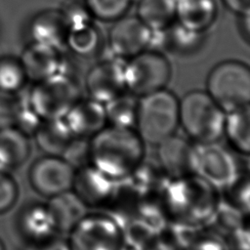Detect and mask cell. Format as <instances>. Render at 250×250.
I'll return each instance as SVG.
<instances>
[{"label": "cell", "mask_w": 250, "mask_h": 250, "mask_svg": "<svg viewBox=\"0 0 250 250\" xmlns=\"http://www.w3.org/2000/svg\"><path fill=\"white\" fill-rule=\"evenodd\" d=\"M159 200L167 223L202 229L214 219L221 191L199 174L169 179Z\"/></svg>", "instance_id": "cell-1"}, {"label": "cell", "mask_w": 250, "mask_h": 250, "mask_svg": "<svg viewBox=\"0 0 250 250\" xmlns=\"http://www.w3.org/2000/svg\"><path fill=\"white\" fill-rule=\"evenodd\" d=\"M91 165L113 182L127 180L146 156V144L135 128L106 125L90 139Z\"/></svg>", "instance_id": "cell-2"}, {"label": "cell", "mask_w": 250, "mask_h": 250, "mask_svg": "<svg viewBox=\"0 0 250 250\" xmlns=\"http://www.w3.org/2000/svg\"><path fill=\"white\" fill-rule=\"evenodd\" d=\"M226 112L206 91L188 92L179 101V126L187 138L198 145L223 138Z\"/></svg>", "instance_id": "cell-3"}, {"label": "cell", "mask_w": 250, "mask_h": 250, "mask_svg": "<svg viewBox=\"0 0 250 250\" xmlns=\"http://www.w3.org/2000/svg\"><path fill=\"white\" fill-rule=\"evenodd\" d=\"M179 101L166 88L139 98L135 129L146 145L156 146L176 134L179 127Z\"/></svg>", "instance_id": "cell-4"}, {"label": "cell", "mask_w": 250, "mask_h": 250, "mask_svg": "<svg viewBox=\"0 0 250 250\" xmlns=\"http://www.w3.org/2000/svg\"><path fill=\"white\" fill-rule=\"evenodd\" d=\"M80 98L78 80L62 72L32 83L25 97L28 106L40 120L63 118Z\"/></svg>", "instance_id": "cell-5"}, {"label": "cell", "mask_w": 250, "mask_h": 250, "mask_svg": "<svg viewBox=\"0 0 250 250\" xmlns=\"http://www.w3.org/2000/svg\"><path fill=\"white\" fill-rule=\"evenodd\" d=\"M206 92L226 113L249 106V66L236 60L217 63L207 76Z\"/></svg>", "instance_id": "cell-6"}, {"label": "cell", "mask_w": 250, "mask_h": 250, "mask_svg": "<svg viewBox=\"0 0 250 250\" xmlns=\"http://www.w3.org/2000/svg\"><path fill=\"white\" fill-rule=\"evenodd\" d=\"M171 75L169 60L157 50L146 49L124 62L126 90L139 98L166 88Z\"/></svg>", "instance_id": "cell-7"}, {"label": "cell", "mask_w": 250, "mask_h": 250, "mask_svg": "<svg viewBox=\"0 0 250 250\" xmlns=\"http://www.w3.org/2000/svg\"><path fill=\"white\" fill-rule=\"evenodd\" d=\"M70 250H121L123 228L105 212L87 213L67 234Z\"/></svg>", "instance_id": "cell-8"}, {"label": "cell", "mask_w": 250, "mask_h": 250, "mask_svg": "<svg viewBox=\"0 0 250 250\" xmlns=\"http://www.w3.org/2000/svg\"><path fill=\"white\" fill-rule=\"evenodd\" d=\"M75 169L62 156L44 154L36 158L27 172L30 188L47 199L71 189Z\"/></svg>", "instance_id": "cell-9"}, {"label": "cell", "mask_w": 250, "mask_h": 250, "mask_svg": "<svg viewBox=\"0 0 250 250\" xmlns=\"http://www.w3.org/2000/svg\"><path fill=\"white\" fill-rule=\"evenodd\" d=\"M156 147V161L169 179L197 174L198 144L174 134Z\"/></svg>", "instance_id": "cell-10"}, {"label": "cell", "mask_w": 250, "mask_h": 250, "mask_svg": "<svg viewBox=\"0 0 250 250\" xmlns=\"http://www.w3.org/2000/svg\"><path fill=\"white\" fill-rule=\"evenodd\" d=\"M124 62L118 58L105 59L90 67L84 78V87L88 98L104 104L127 91Z\"/></svg>", "instance_id": "cell-11"}, {"label": "cell", "mask_w": 250, "mask_h": 250, "mask_svg": "<svg viewBox=\"0 0 250 250\" xmlns=\"http://www.w3.org/2000/svg\"><path fill=\"white\" fill-rule=\"evenodd\" d=\"M240 166L233 151L219 142L199 145L197 174L219 189L225 188L240 173Z\"/></svg>", "instance_id": "cell-12"}, {"label": "cell", "mask_w": 250, "mask_h": 250, "mask_svg": "<svg viewBox=\"0 0 250 250\" xmlns=\"http://www.w3.org/2000/svg\"><path fill=\"white\" fill-rule=\"evenodd\" d=\"M151 30L137 16H123L108 31V46L115 58L128 60L149 48Z\"/></svg>", "instance_id": "cell-13"}, {"label": "cell", "mask_w": 250, "mask_h": 250, "mask_svg": "<svg viewBox=\"0 0 250 250\" xmlns=\"http://www.w3.org/2000/svg\"><path fill=\"white\" fill-rule=\"evenodd\" d=\"M14 228L22 245H35L59 235L54 228L46 202L29 200L17 211Z\"/></svg>", "instance_id": "cell-14"}, {"label": "cell", "mask_w": 250, "mask_h": 250, "mask_svg": "<svg viewBox=\"0 0 250 250\" xmlns=\"http://www.w3.org/2000/svg\"><path fill=\"white\" fill-rule=\"evenodd\" d=\"M116 184L89 164L75 170L71 190L88 209H104L109 202Z\"/></svg>", "instance_id": "cell-15"}, {"label": "cell", "mask_w": 250, "mask_h": 250, "mask_svg": "<svg viewBox=\"0 0 250 250\" xmlns=\"http://www.w3.org/2000/svg\"><path fill=\"white\" fill-rule=\"evenodd\" d=\"M19 59L27 81L32 83L62 72L64 63L60 49L33 41L24 47Z\"/></svg>", "instance_id": "cell-16"}, {"label": "cell", "mask_w": 250, "mask_h": 250, "mask_svg": "<svg viewBox=\"0 0 250 250\" xmlns=\"http://www.w3.org/2000/svg\"><path fill=\"white\" fill-rule=\"evenodd\" d=\"M73 137L90 140L106 125L104 104L80 98L63 117Z\"/></svg>", "instance_id": "cell-17"}, {"label": "cell", "mask_w": 250, "mask_h": 250, "mask_svg": "<svg viewBox=\"0 0 250 250\" xmlns=\"http://www.w3.org/2000/svg\"><path fill=\"white\" fill-rule=\"evenodd\" d=\"M68 23L61 9H46L37 13L30 21L31 41L62 49L65 46Z\"/></svg>", "instance_id": "cell-18"}, {"label": "cell", "mask_w": 250, "mask_h": 250, "mask_svg": "<svg viewBox=\"0 0 250 250\" xmlns=\"http://www.w3.org/2000/svg\"><path fill=\"white\" fill-rule=\"evenodd\" d=\"M46 204L59 235L68 234L88 213V207L71 189L49 198Z\"/></svg>", "instance_id": "cell-19"}, {"label": "cell", "mask_w": 250, "mask_h": 250, "mask_svg": "<svg viewBox=\"0 0 250 250\" xmlns=\"http://www.w3.org/2000/svg\"><path fill=\"white\" fill-rule=\"evenodd\" d=\"M176 21L193 31L204 33L216 21V0H175Z\"/></svg>", "instance_id": "cell-20"}, {"label": "cell", "mask_w": 250, "mask_h": 250, "mask_svg": "<svg viewBox=\"0 0 250 250\" xmlns=\"http://www.w3.org/2000/svg\"><path fill=\"white\" fill-rule=\"evenodd\" d=\"M30 137L17 129H0V163L10 171L22 166L31 154Z\"/></svg>", "instance_id": "cell-21"}, {"label": "cell", "mask_w": 250, "mask_h": 250, "mask_svg": "<svg viewBox=\"0 0 250 250\" xmlns=\"http://www.w3.org/2000/svg\"><path fill=\"white\" fill-rule=\"evenodd\" d=\"M31 138L44 154L61 156L73 136L63 118H59L41 120Z\"/></svg>", "instance_id": "cell-22"}, {"label": "cell", "mask_w": 250, "mask_h": 250, "mask_svg": "<svg viewBox=\"0 0 250 250\" xmlns=\"http://www.w3.org/2000/svg\"><path fill=\"white\" fill-rule=\"evenodd\" d=\"M223 138L229 148L236 154L248 156L250 152L249 106L226 113Z\"/></svg>", "instance_id": "cell-23"}, {"label": "cell", "mask_w": 250, "mask_h": 250, "mask_svg": "<svg viewBox=\"0 0 250 250\" xmlns=\"http://www.w3.org/2000/svg\"><path fill=\"white\" fill-rule=\"evenodd\" d=\"M65 46L71 53L82 58L96 55L102 46V35L94 21L69 25Z\"/></svg>", "instance_id": "cell-24"}, {"label": "cell", "mask_w": 250, "mask_h": 250, "mask_svg": "<svg viewBox=\"0 0 250 250\" xmlns=\"http://www.w3.org/2000/svg\"><path fill=\"white\" fill-rule=\"evenodd\" d=\"M136 16L150 30H166L176 21L175 0H139Z\"/></svg>", "instance_id": "cell-25"}, {"label": "cell", "mask_w": 250, "mask_h": 250, "mask_svg": "<svg viewBox=\"0 0 250 250\" xmlns=\"http://www.w3.org/2000/svg\"><path fill=\"white\" fill-rule=\"evenodd\" d=\"M139 106V97L125 91L104 104L107 125L135 128Z\"/></svg>", "instance_id": "cell-26"}, {"label": "cell", "mask_w": 250, "mask_h": 250, "mask_svg": "<svg viewBox=\"0 0 250 250\" xmlns=\"http://www.w3.org/2000/svg\"><path fill=\"white\" fill-rule=\"evenodd\" d=\"M203 34L175 21L165 30V47L179 54H188L200 46Z\"/></svg>", "instance_id": "cell-27"}, {"label": "cell", "mask_w": 250, "mask_h": 250, "mask_svg": "<svg viewBox=\"0 0 250 250\" xmlns=\"http://www.w3.org/2000/svg\"><path fill=\"white\" fill-rule=\"evenodd\" d=\"M222 202L242 214H249V176L248 170L240 173L235 179L220 189Z\"/></svg>", "instance_id": "cell-28"}, {"label": "cell", "mask_w": 250, "mask_h": 250, "mask_svg": "<svg viewBox=\"0 0 250 250\" xmlns=\"http://www.w3.org/2000/svg\"><path fill=\"white\" fill-rule=\"evenodd\" d=\"M27 82L20 59L10 56L0 58V91L20 93Z\"/></svg>", "instance_id": "cell-29"}, {"label": "cell", "mask_w": 250, "mask_h": 250, "mask_svg": "<svg viewBox=\"0 0 250 250\" xmlns=\"http://www.w3.org/2000/svg\"><path fill=\"white\" fill-rule=\"evenodd\" d=\"M94 19L108 22L125 16L133 0H84Z\"/></svg>", "instance_id": "cell-30"}, {"label": "cell", "mask_w": 250, "mask_h": 250, "mask_svg": "<svg viewBox=\"0 0 250 250\" xmlns=\"http://www.w3.org/2000/svg\"><path fill=\"white\" fill-rule=\"evenodd\" d=\"M26 104V99L20 93L0 91V129L14 127Z\"/></svg>", "instance_id": "cell-31"}, {"label": "cell", "mask_w": 250, "mask_h": 250, "mask_svg": "<svg viewBox=\"0 0 250 250\" xmlns=\"http://www.w3.org/2000/svg\"><path fill=\"white\" fill-rule=\"evenodd\" d=\"M61 156L75 170L91 164L90 140L73 137Z\"/></svg>", "instance_id": "cell-32"}, {"label": "cell", "mask_w": 250, "mask_h": 250, "mask_svg": "<svg viewBox=\"0 0 250 250\" xmlns=\"http://www.w3.org/2000/svg\"><path fill=\"white\" fill-rule=\"evenodd\" d=\"M20 197L17 180L8 170H0V215L14 208Z\"/></svg>", "instance_id": "cell-33"}, {"label": "cell", "mask_w": 250, "mask_h": 250, "mask_svg": "<svg viewBox=\"0 0 250 250\" xmlns=\"http://www.w3.org/2000/svg\"><path fill=\"white\" fill-rule=\"evenodd\" d=\"M69 25L94 21L84 0H67L61 8Z\"/></svg>", "instance_id": "cell-34"}, {"label": "cell", "mask_w": 250, "mask_h": 250, "mask_svg": "<svg viewBox=\"0 0 250 250\" xmlns=\"http://www.w3.org/2000/svg\"><path fill=\"white\" fill-rule=\"evenodd\" d=\"M184 250H228L222 238L215 233L200 232Z\"/></svg>", "instance_id": "cell-35"}, {"label": "cell", "mask_w": 250, "mask_h": 250, "mask_svg": "<svg viewBox=\"0 0 250 250\" xmlns=\"http://www.w3.org/2000/svg\"><path fill=\"white\" fill-rule=\"evenodd\" d=\"M22 250H70L67 240L62 239L61 235L35 245H22Z\"/></svg>", "instance_id": "cell-36"}, {"label": "cell", "mask_w": 250, "mask_h": 250, "mask_svg": "<svg viewBox=\"0 0 250 250\" xmlns=\"http://www.w3.org/2000/svg\"><path fill=\"white\" fill-rule=\"evenodd\" d=\"M224 5L237 16L250 13V0H222Z\"/></svg>", "instance_id": "cell-37"}, {"label": "cell", "mask_w": 250, "mask_h": 250, "mask_svg": "<svg viewBox=\"0 0 250 250\" xmlns=\"http://www.w3.org/2000/svg\"><path fill=\"white\" fill-rule=\"evenodd\" d=\"M146 250H181L170 240L158 235L146 248Z\"/></svg>", "instance_id": "cell-38"}, {"label": "cell", "mask_w": 250, "mask_h": 250, "mask_svg": "<svg viewBox=\"0 0 250 250\" xmlns=\"http://www.w3.org/2000/svg\"><path fill=\"white\" fill-rule=\"evenodd\" d=\"M0 250H7L6 245H5V243H4V241L2 240L1 237H0Z\"/></svg>", "instance_id": "cell-39"}]
</instances>
